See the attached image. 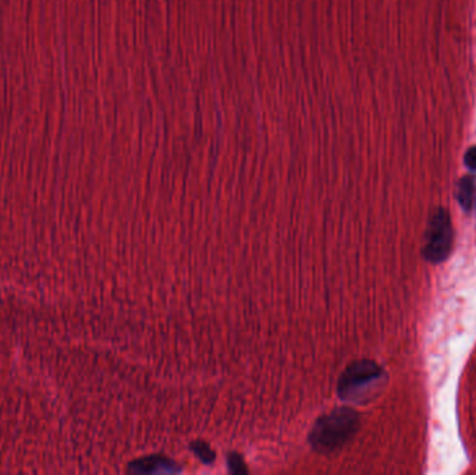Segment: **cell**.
I'll return each mask as SVG.
<instances>
[{"mask_svg": "<svg viewBox=\"0 0 476 475\" xmlns=\"http://www.w3.org/2000/svg\"><path fill=\"white\" fill-rule=\"evenodd\" d=\"M465 165L470 170H476V147L470 148L465 155Z\"/></svg>", "mask_w": 476, "mask_h": 475, "instance_id": "277c9868", "label": "cell"}, {"mask_svg": "<svg viewBox=\"0 0 476 475\" xmlns=\"http://www.w3.org/2000/svg\"><path fill=\"white\" fill-rule=\"evenodd\" d=\"M454 230L448 212L444 208H437L428 225L425 234L424 256L432 263H440L448 258L453 250Z\"/></svg>", "mask_w": 476, "mask_h": 475, "instance_id": "7a4b0ae2", "label": "cell"}, {"mask_svg": "<svg viewBox=\"0 0 476 475\" xmlns=\"http://www.w3.org/2000/svg\"><path fill=\"white\" fill-rule=\"evenodd\" d=\"M457 198L465 211H470L476 201V183L472 177H464L458 183Z\"/></svg>", "mask_w": 476, "mask_h": 475, "instance_id": "3957f363", "label": "cell"}, {"mask_svg": "<svg viewBox=\"0 0 476 475\" xmlns=\"http://www.w3.org/2000/svg\"><path fill=\"white\" fill-rule=\"evenodd\" d=\"M357 416L347 409L335 410L320 420L312 434V442L318 450H333L350 439L357 428Z\"/></svg>", "mask_w": 476, "mask_h": 475, "instance_id": "6da1fadb", "label": "cell"}]
</instances>
